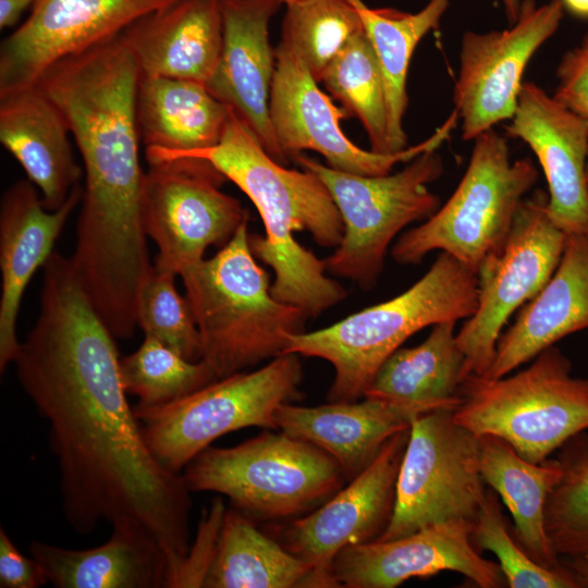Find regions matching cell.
I'll list each match as a JSON object with an SVG mask.
<instances>
[{
    "mask_svg": "<svg viewBox=\"0 0 588 588\" xmlns=\"http://www.w3.org/2000/svg\"><path fill=\"white\" fill-rule=\"evenodd\" d=\"M39 314L14 359L20 385L48 422L72 529L135 523L162 546L176 574L189 550L191 490L150 452L126 400L115 339L71 257L44 265Z\"/></svg>",
    "mask_w": 588,
    "mask_h": 588,
    "instance_id": "obj_1",
    "label": "cell"
},
{
    "mask_svg": "<svg viewBox=\"0 0 588 588\" xmlns=\"http://www.w3.org/2000/svg\"><path fill=\"white\" fill-rule=\"evenodd\" d=\"M140 74L119 34L60 60L36 83L62 112L83 159L85 184L71 259L108 322L136 317L142 286L154 266L140 212Z\"/></svg>",
    "mask_w": 588,
    "mask_h": 588,
    "instance_id": "obj_2",
    "label": "cell"
},
{
    "mask_svg": "<svg viewBox=\"0 0 588 588\" xmlns=\"http://www.w3.org/2000/svg\"><path fill=\"white\" fill-rule=\"evenodd\" d=\"M184 157L209 161L258 210L265 235L249 234V246L274 273V298L317 317L346 297L341 283L328 277L326 260L294 237L295 232L307 231L318 245L334 248L343 237L339 209L315 172L291 170L275 161L232 108L220 142Z\"/></svg>",
    "mask_w": 588,
    "mask_h": 588,
    "instance_id": "obj_3",
    "label": "cell"
},
{
    "mask_svg": "<svg viewBox=\"0 0 588 588\" xmlns=\"http://www.w3.org/2000/svg\"><path fill=\"white\" fill-rule=\"evenodd\" d=\"M478 303L477 275L440 252L429 270L397 296L313 331L291 334L283 354L329 362L334 378L327 401L364 397L382 364L426 327L469 318Z\"/></svg>",
    "mask_w": 588,
    "mask_h": 588,
    "instance_id": "obj_4",
    "label": "cell"
},
{
    "mask_svg": "<svg viewBox=\"0 0 588 588\" xmlns=\"http://www.w3.org/2000/svg\"><path fill=\"white\" fill-rule=\"evenodd\" d=\"M196 322L204 360L217 379L246 371L284 353L305 331L302 309L271 294L268 272L249 246L248 220L209 259L180 275Z\"/></svg>",
    "mask_w": 588,
    "mask_h": 588,
    "instance_id": "obj_5",
    "label": "cell"
},
{
    "mask_svg": "<svg viewBox=\"0 0 588 588\" xmlns=\"http://www.w3.org/2000/svg\"><path fill=\"white\" fill-rule=\"evenodd\" d=\"M500 378L469 375L461 383L454 420L477 437L498 436L525 460L540 463L588 431V376L573 377L556 347Z\"/></svg>",
    "mask_w": 588,
    "mask_h": 588,
    "instance_id": "obj_6",
    "label": "cell"
},
{
    "mask_svg": "<svg viewBox=\"0 0 588 588\" xmlns=\"http://www.w3.org/2000/svg\"><path fill=\"white\" fill-rule=\"evenodd\" d=\"M182 476L191 492L228 497L232 507L262 520L303 516L347 482L328 453L281 430L231 448L210 445Z\"/></svg>",
    "mask_w": 588,
    "mask_h": 588,
    "instance_id": "obj_7",
    "label": "cell"
},
{
    "mask_svg": "<svg viewBox=\"0 0 588 588\" xmlns=\"http://www.w3.org/2000/svg\"><path fill=\"white\" fill-rule=\"evenodd\" d=\"M474 142L466 171L450 198L392 246L396 262L416 265L430 252L441 250L477 273L504 243L539 173L528 157L511 161L507 140L494 128Z\"/></svg>",
    "mask_w": 588,
    "mask_h": 588,
    "instance_id": "obj_8",
    "label": "cell"
},
{
    "mask_svg": "<svg viewBox=\"0 0 588 588\" xmlns=\"http://www.w3.org/2000/svg\"><path fill=\"white\" fill-rule=\"evenodd\" d=\"M301 356L281 354L255 370L218 379L163 406H135L144 439L169 471L186 465L218 438L238 429L278 430L275 413L301 396Z\"/></svg>",
    "mask_w": 588,
    "mask_h": 588,
    "instance_id": "obj_9",
    "label": "cell"
},
{
    "mask_svg": "<svg viewBox=\"0 0 588 588\" xmlns=\"http://www.w3.org/2000/svg\"><path fill=\"white\" fill-rule=\"evenodd\" d=\"M295 161L320 177L343 221L342 241L324 259L327 271L362 289L376 284L395 236L440 207L428 188L444 171L437 150L420 154L401 171L375 176L342 172L302 154Z\"/></svg>",
    "mask_w": 588,
    "mask_h": 588,
    "instance_id": "obj_10",
    "label": "cell"
},
{
    "mask_svg": "<svg viewBox=\"0 0 588 588\" xmlns=\"http://www.w3.org/2000/svg\"><path fill=\"white\" fill-rule=\"evenodd\" d=\"M483 482L478 437L454 420L452 409L416 416L400 466L393 515L378 540L432 524L473 522L486 494Z\"/></svg>",
    "mask_w": 588,
    "mask_h": 588,
    "instance_id": "obj_11",
    "label": "cell"
},
{
    "mask_svg": "<svg viewBox=\"0 0 588 588\" xmlns=\"http://www.w3.org/2000/svg\"><path fill=\"white\" fill-rule=\"evenodd\" d=\"M142 191V223L158 247L154 267L181 275L222 248L248 220L241 203L220 189L225 176L209 161L177 157L148 163Z\"/></svg>",
    "mask_w": 588,
    "mask_h": 588,
    "instance_id": "obj_12",
    "label": "cell"
},
{
    "mask_svg": "<svg viewBox=\"0 0 588 588\" xmlns=\"http://www.w3.org/2000/svg\"><path fill=\"white\" fill-rule=\"evenodd\" d=\"M566 236L549 217L544 191L525 197L504 243L476 273L477 308L456 332L465 357L464 378L488 371L503 327L550 280Z\"/></svg>",
    "mask_w": 588,
    "mask_h": 588,
    "instance_id": "obj_13",
    "label": "cell"
},
{
    "mask_svg": "<svg viewBox=\"0 0 588 588\" xmlns=\"http://www.w3.org/2000/svg\"><path fill=\"white\" fill-rule=\"evenodd\" d=\"M275 68L270 94V120L277 142L287 160L305 150L320 154L332 169L357 175H384L399 162L437 150L458 122L452 111L426 140L397 152L365 150L341 130L346 110L338 108L319 87L305 62L282 44L274 49Z\"/></svg>",
    "mask_w": 588,
    "mask_h": 588,
    "instance_id": "obj_14",
    "label": "cell"
},
{
    "mask_svg": "<svg viewBox=\"0 0 588 588\" xmlns=\"http://www.w3.org/2000/svg\"><path fill=\"white\" fill-rule=\"evenodd\" d=\"M563 15L560 0L543 4L523 0L518 19L510 28L463 34L453 103L464 140H474L512 119L525 69L558 30Z\"/></svg>",
    "mask_w": 588,
    "mask_h": 588,
    "instance_id": "obj_15",
    "label": "cell"
},
{
    "mask_svg": "<svg viewBox=\"0 0 588 588\" xmlns=\"http://www.w3.org/2000/svg\"><path fill=\"white\" fill-rule=\"evenodd\" d=\"M408 438L409 428L395 433L370 465L327 502L279 530L278 541L314 567L315 587H339L331 572L335 555L385 531Z\"/></svg>",
    "mask_w": 588,
    "mask_h": 588,
    "instance_id": "obj_16",
    "label": "cell"
},
{
    "mask_svg": "<svg viewBox=\"0 0 588 588\" xmlns=\"http://www.w3.org/2000/svg\"><path fill=\"white\" fill-rule=\"evenodd\" d=\"M174 0H35L0 46V96L35 86L51 65L121 34Z\"/></svg>",
    "mask_w": 588,
    "mask_h": 588,
    "instance_id": "obj_17",
    "label": "cell"
},
{
    "mask_svg": "<svg viewBox=\"0 0 588 588\" xmlns=\"http://www.w3.org/2000/svg\"><path fill=\"white\" fill-rule=\"evenodd\" d=\"M471 529L469 520H450L397 539L348 546L335 555L332 576L339 587L394 588L413 577L451 571L480 588L503 587L499 563L481 556Z\"/></svg>",
    "mask_w": 588,
    "mask_h": 588,
    "instance_id": "obj_18",
    "label": "cell"
},
{
    "mask_svg": "<svg viewBox=\"0 0 588 588\" xmlns=\"http://www.w3.org/2000/svg\"><path fill=\"white\" fill-rule=\"evenodd\" d=\"M506 134L526 143L548 184V213L566 235L588 234V121L524 82Z\"/></svg>",
    "mask_w": 588,
    "mask_h": 588,
    "instance_id": "obj_19",
    "label": "cell"
},
{
    "mask_svg": "<svg viewBox=\"0 0 588 588\" xmlns=\"http://www.w3.org/2000/svg\"><path fill=\"white\" fill-rule=\"evenodd\" d=\"M280 0H219L223 45L218 66L206 85L231 107L254 133L270 157L286 166L270 120V94L275 56L269 24Z\"/></svg>",
    "mask_w": 588,
    "mask_h": 588,
    "instance_id": "obj_20",
    "label": "cell"
},
{
    "mask_svg": "<svg viewBox=\"0 0 588 588\" xmlns=\"http://www.w3.org/2000/svg\"><path fill=\"white\" fill-rule=\"evenodd\" d=\"M83 188L76 185L57 210L45 208L35 185L19 180L9 186L0 203V371L13 363L21 342L16 320L25 289L44 267L72 211L81 203Z\"/></svg>",
    "mask_w": 588,
    "mask_h": 588,
    "instance_id": "obj_21",
    "label": "cell"
},
{
    "mask_svg": "<svg viewBox=\"0 0 588 588\" xmlns=\"http://www.w3.org/2000/svg\"><path fill=\"white\" fill-rule=\"evenodd\" d=\"M588 329V234H571L561 260L541 291L519 308L502 332L486 378L514 371L561 339Z\"/></svg>",
    "mask_w": 588,
    "mask_h": 588,
    "instance_id": "obj_22",
    "label": "cell"
},
{
    "mask_svg": "<svg viewBox=\"0 0 588 588\" xmlns=\"http://www.w3.org/2000/svg\"><path fill=\"white\" fill-rule=\"evenodd\" d=\"M121 34L143 75L206 86L223 45L219 0H174L137 19Z\"/></svg>",
    "mask_w": 588,
    "mask_h": 588,
    "instance_id": "obj_23",
    "label": "cell"
},
{
    "mask_svg": "<svg viewBox=\"0 0 588 588\" xmlns=\"http://www.w3.org/2000/svg\"><path fill=\"white\" fill-rule=\"evenodd\" d=\"M32 556L47 584L57 588L171 587L172 567L162 546L142 525H112L109 539L94 548L76 550L33 541Z\"/></svg>",
    "mask_w": 588,
    "mask_h": 588,
    "instance_id": "obj_24",
    "label": "cell"
},
{
    "mask_svg": "<svg viewBox=\"0 0 588 588\" xmlns=\"http://www.w3.org/2000/svg\"><path fill=\"white\" fill-rule=\"evenodd\" d=\"M363 399L311 407L285 403L275 413L278 430L328 453L348 482L370 465L390 438L424 414L413 406Z\"/></svg>",
    "mask_w": 588,
    "mask_h": 588,
    "instance_id": "obj_25",
    "label": "cell"
},
{
    "mask_svg": "<svg viewBox=\"0 0 588 588\" xmlns=\"http://www.w3.org/2000/svg\"><path fill=\"white\" fill-rule=\"evenodd\" d=\"M68 123L35 85L0 96V142L40 189L45 208L59 209L79 184Z\"/></svg>",
    "mask_w": 588,
    "mask_h": 588,
    "instance_id": "obj_26",
    "label": "cell"
},
{
    "mask_svg": "<svg viewBox=\"0 0 588 588\" xmlns=\"http://www.w3.org/2000/svg\"><path fill=\"white\" fill-rule=\"evenodd\" d=\"M230 109L204 84L140 74L136 111L147 162L216 146L224 133Z\"/></svg>",
    "mask_w": 588,
    "mask_h": 588,
    "instance_id": "obj_27",
    "label": "cell"
},
{
    "mask_svg": "<svg viewBox=\"0 0 588 588\" xmlns=\"http://www.w3.org/2000/svg\"><path fill=\"white\" fill-rule=\"evenodd\" d=\"M455 321L432 326L413 347H400L379 368L364 397L416 407L421 413L454 411L461 403L465 357Z\"/></svg>",
    "mask_w": 588,
    "mask_h": 588,
    "instance_id": "obj_28",
    "label": "cell"
},
{
    "mask_svg": "<svg viewBox=\"0 0 588 588\" xmlns=\"http://www.w3.org/2000/svg\"><path fill=\"white\" fill-rule=\"evenodd\" d=\"M481 477L501 497L514 519L513 532L540 565L555 568L560 558L544 529V504L562 474L558 458L532 463L522 457L503 438L478 437Z\"/></svg>",
    "mask_w": 588,
    "mask_h": 588,
    "instance_id": "obj_29",
    "label": "cell"
},
{
    "mask_svg": "<svg viewBox=\"0 0 588 588\" xmlns=\"http://www.w3.org/2000/svg\"><path fill=\"white\" fill-rule=\"evenodd\" d=\"M203 587H315V569L259 530L253 518L230 507Z\"/></svg>",
    "mask_w": 588,
    "mask_h": 588,
    "instance_id": "obj_30",
    "label": "cell"
},
{
    "mask_svg": "<svg viewBox=\"0 0 588 588\" xmlns=\"http://www.w3.org/2000/svg\"><path fill=\"white\" fill-rule=\"evenodd\" d=\"M451 0H429L418 12L392 8H368L363 1L359 12L365 32L376 52L385 87L390 152L407 148L403 119L408 106L407 75L419 41L439 27Z\"/></svg>",
    "mask_w": 588,
    "mask_h": 588,
    "instance_id": "obj_31",
    "label": "cell"
},
{
    "mask_svg": "<svg viewBox=\"0 0 588 588\" xmlns=\"http://www.w3.org/2000/svg\"><path fill=\"white\" fill-rule=\"evenodd\" d=\"M320 83L347 112L357 117L371 150L390 152L384 81L365 28L336 54Z\"/></svg>",
    "mask_w": 588,
    "mask_h": 588,
    "instance_id": "obj_32",
    "label": "cell"
},
{
    "mask_svg": "<svg viewBox=\"0 0 588 588\" xmlns=\"http://www.w3.org/2000/svg\"><path fill=\"white\" fill-rule=\"evenodd\" d=\"M362 0H298L287 3L280 44L297 54L320 83L344 46L364 30Z\"/></svg>",
    "mask_w": 588,
    "mask_h": 588,
    "instance_id": "obj_33",
    "label": "cell"
},
{
    "mask_svg": "<svg viewBox=\"0 0 588 588\" xmlns=\"http://www.w3.org/2000/svg\"><path fill=\"white\" fill-rule=\"evenodd\" d=\"M120 375L126 394L137 396L140 407L173 403L218 380L204 360L189 362L148 335L135 352L120 357Z\"/></svg>",
    "mask_w": 588,
    "mask_h": 588,
    "instance_id": "obj_34",
    "label": "cell"
},
{
    "mask_svg": "<svg viewBox=\"0 0 588 588\" xmlns=\"http://www.w3.org/2000/svg\"><path fill=\"white\" fill-rule=\"evenodd\" d=\"M562 474L544 504V529L559 558L588 553V431L560 449Z\"/></svg>",
    "mask_w": 588,
    "mask_h": 588,
    "instance_id": "obj_35",
    "label": "cell"
},
{
    "mask_svg": "<svg viewBox=\"0 0 588 588\" xmlns=\"http://www.w3.org/2000/svg\"><path fill=\"white\" fill-rule=\"evenodd\" d=\"M471 540L478 550L491 551L510 588H578L576 580L561 563L548 568L529 556L510 529L498 495L487 489L473 519Z\"/></svg>",
    "mask_w": 588,
    "mask_h": 588,
    "instance_id": "obj_36",
    "label": "cell"
},
{
    "mask_svg": "<svg viewBox=\"0 0 588 588\" xmlns=\"http://www.w3.org/2000/svg\"><path fill=\"white\" fill-rule=\"evenodd\" d=\"M175 275L152 267L142 286L137 326L189 362L203 357L201 341L189 304L174 285Z\"/></svg>",
    "mask_w": 588,
    "mask_h": 588,
    "instance_id": "obj_37",
    "label": "cell"
},
{
    "mask_svg": "<svg viewBox=\"0 0 588 588\" xmlns=\"http://www.w3.org/2000/svg\"><path fill=\"white\" fill-rule=\"evenodd\" d=\"M225 510L220 498L212 501L210 512L203 517L197 539L180 567L174 587H203L215 558Z\"/></svg>",
    "mask_w": 588,
    "mask_h": 588,
    "instance_id": "obj_38",
    "label": "cell"
},
{
    "mask_svg": "<svg viewBox=\"0 0 588 588\" xmlns=\"http://www.w3.org/2000/svg\"><path fill=\"white\" fill-rule=\"evenodd\" d=\"M558 85L552 96L588 121V34L567 50L558 64Z\"/></svg>",
    "mask_w": 588,
    "mask_h": 588,
    "instance_id": "obj_39",
    "label": "cell"
},
{
    "mask_svg": "<svg viewBox=\"0 0 588 588\" xmlns=\"http://www.w3.org/2000/svg\"><path fill=\"white\" fill-rule=\"evenodd\" d=\"M47 584L39 563L23 555L3 528H0V587L38 588Z\"/></svg>",
    "mask_w": 588,
    "mask_h": 588,
    "instance_id": "obj_40",
    "label": "cell"
},
{
    "mask_svg": "<svg viewBox=\"0 0 588 588\" xmlns=\"http://www.w3.org/2000/svg\"><path fill=\"white\" fill-rule=\"evenodd\" d=\"M35 0H0V27H11Z\"/></svg>",
    "mask_w": 588,
    "mask_h": 588,
    "instance_id": "obj_41",
    "label": "cell"
},
{
    "mask_svg": "<svg viewBox=\"0 0 588 588\" xmlns=\"http://www.w3.org/2000/svg\"><path fill=\"white\" fill-rule=\"evenodd\" d=\"M560 561L572 574L578 588H588V553L560 558Z\"/></svg>",
    "mask_w": 588,
    "mask_h": 588,
    "instance_id": "obj_42",
    "label": "cell"
},
{
    "mask_svg": "<svg viewBox=\"0 0 588 588\" xmlns=\"http://www.w3.org/2000/svg\"><path fill=\"white\" fill-rule=\"evenodd\" d=\"M564 10L576 17L588 19V0H560Z\"/></svg>",
    "mask_w": 588,
    "mask_h": 588,
    "instance_id": "obj_43",
    "label": "cell"
},
{
    "mask_svg": "<svg viewBox=\"0 0 588 588\" xmlns=\"http://www.w3.org/2000/svg\"><path fill=\"white\" fill-rule=\"evenodd\" d=\"M522 1L523 0H501L510 24H513L517 21Z\"/></svg>",
    "mask_w": 588,
    "mask_h": 588,
    "instance_id": "obj_44",
    "label": "cell"
},
{
    "mask_svg": "<svg viewBox=\"0 0 588 588\" xmlns=\"http://www.w3.org/2000/svg\"><path fill=\"white\" fill-rule=\"evenodd\" d=\"M280 1H282L284 4H287V3H292L298 0H280Z\"/></svg>",
    "mask_w": 588,
    "mask_h": 588,
    "instance_id": "obj_45",
    "label": "cell"
},
{
    "mask_svg": "<svg viewBox=\"0 0 588 588\" xmlns=\"http://www.w3.org/2000/svg\"><path fill=\"white\" fill-rule=\"evenodd\" d=\"M586 176H587V182H588V157H587V166H586Z\"/></svg>",
    "mask_w": 588,
    "mask_h": 588,
    "instance_id": "obj_46",
    "label": "cell"
}]
</instances>
